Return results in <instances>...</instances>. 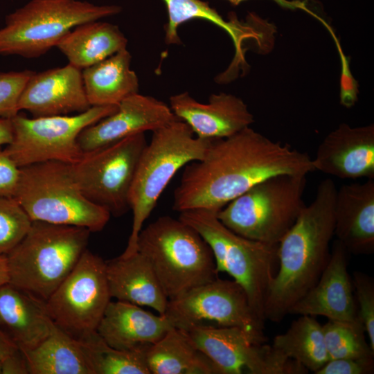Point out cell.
Instances as JSON below:
<instances>
[{"instance_id":"9","label":"cell","mask_w":374,"mask_h":374,"mask_svg":"<svg viewBox=\"0 0 374 374\" xmlns=\"http://www.w3.org/2000/svg\"><path fill=\"white\" fill-rule=\"evenodd\" d=\"M121 11L118 6L78 0H32L6 17L0 29V55L38 57L75 26Z\"/></svg>"},{"instance_id":"10","label":"cell","mask_w":374,"mask_h":374,"mask_svg":"<svg viewBox=\"0 0 374 374\" xmlns=\"http://www.w3.org/2000/svg\"><path fill=\"white\" fill-rule=\"evenodd\" d=\"M118 105L92 106L75 115L11 118L13 137L3 149L20 168L55 161L73 164L83 156L78 137L87 127L113 114Z\"/></svg>"},{"instance_id":"32","label":"cell","mask_w":374,"mask_h":374,"mask_svg":"<svg viewBox=\"0 0 374 374\" xmlns=\"http://www.w3.org/2000/svg\"><path fill=\"white\" fill-rule=\"evenodd\" d=\"M32 224L12 197L0 195V255H7L23 239Z\"/></svg>"},{"instance_id":"26","label":"cell","mask_w":374,"mask_h":374,"mask_svg":"<svg viewBox=\"0 0 374 374\" xmlns=\"http://www.w3.org/2000/svg\"><path fill=\"white\" fill-rule=\"evenodd\" d=\"M146 362L150 374H219L186 332L175 327L149 346Z\"/></svg>"},{"instance_id":"2","label":"cell","mask_w":374,"mask_h":374,"mask_svg":"<svg viewBox=\"0 0 374 374\" xmlns=\"http://www.w3.org/2000/svg\"><path fill=\"white\" fill-rule=\"evenodd\" d=\"M337 188L327 178L314 200L305 205L278 243L279 269L273 277L264 305L265 319L280 322L291 307L316 284L326 267L335 235Z\"/></svg>"},{"instance_id":"16","label":"cell","mask_w":374,"mask_h":374,"mask_svg":"<svg viewBox=\"0 0 374 374\" xmlns=\"http://www.w3.org/2000/svg\"><path fill=\"white\" fill-rule=\"evenodd\" d=\"M91 106L87 100L82 70L68 64L62 67L33 72L19 100V110L33 117L81 113Z\"/></svg>"},{"instance_id":"33","label":"cell","mask_w":374,"mask_h":374,"mask_svg":"<svg viewBox=\"0 0 374 374\" xmlns=\"http://www.w3.org/2000/svg\"><path fill=\"white\" fill-rule=\"evenodd\" d=\"M351 280L355 292L358 319L374 350V281L368 275L357 271L353 272Z\"/></svg>"},{"instance_id":"22","label":"cell","mask_w":374,"mask_h":374,"mask_svg":"<svg viewBox=\"0 0 374 374\" xmlns=\"http://www.w3.org/2000/svg\"><path fill=\"white\" fill-rule=\"evenodd\" d=\"M53 326L45 301L10 283L0 287V328L22 352L39 344Z\"/></svg>"},{"instance_id":"38","label":"cell","mask_w":374,"mask_h":374,"mask_svg":"<svg viewBox=\"0 0 374 374\" xmlns=\"http://www.w3.org/2000/svg\"><path fill=\"white\" fill-rule=\"evenodd\" d=\"M13 137L11 118L0 117V146L10 144Z\"/></svg>"},{"instance_id":"23","label":"cell","mask_w":374,"mask_h":374,"mask_svg":"<svg viewBox=\"0 0 374 374\" xmlns=\"http://www.w3.org/2000/svg\"><path fill=\"white\" fill-rule=\"evenodd\" d=\"M112 298L139 306L150 307L160 314L166 310L168 299L148 258L136 251L105 261Z\"/></svg>"},{"instance_id":"31","label":"cell","mask_w":374,"mask_h":374,"mask_svg":"<svg viewBox=\"0 0 374 374\" xmlns=\"http://www.w3.org/2000/svg\"><path fill=\"white\" fill-rule=\"evenodd\" d=\"M322 328L329 359L374 357V350L366 341V332L359 320H328Z\"/></svg>"},{"instance_id":"13","label":"cell","mask_w":374,"mask_h":374,"mask_svg":"<svg viewBox=\"0 0 374 374\" xmlns=\"http://www.w3.org/2000/svg\"><path fill=\"white\" fill-rule=\"evenodd\" d=\"M111 299L105 260L86 249L45 303L53 323L78 338L96 331Z\"/></svg>"},{"instance_id":"25","label":"cell","mask_w":374,"mask_h":374,"mask_svg":"<svg viewBox=\"0 0 374 374\" xmlns=\"http://www.w3.org/2000/svg\"><path fill=\"white\" fill-rule=\"evenodd\" d=\"M127 39L118 26L103 21H89L71 29L56 47L69 63L84 69L126 48Z\"/></svg>"},{"instance_id":"41","label":"cell","mask_w":374,"mask_h":374,"mask_svg":"<svg viewBox=\"0 0 374 374\" xmlns=\"http://www.w3.org/2000/svg\"><path fill=\"white\" fill-rule=\"evenodd\" d=\"M227 1H229L231 4H233L234 6H238L240 3H242L243 1H245L247 0H227Z\"/></svg>"},{"instance_id":"40","label":"cell","mask_w":374,"mask_h":374,"mask_svg":"<svg viewBox=\"0 0 374 374\" xmlns=\"http://www.w3.org/2000/svg\"><path fill=\"white\" fill-rule=\"evenodd\" d=\"M9 282L6 256L0 255V287Z\"/></svg>"},{"instance_id":"6","label":"cell","mask_w":374,"mask_h":374,"mask_svg":"<svg viewBox=\"0 0 374 374\" xmlns=\"http://www.w3.org/2000/svg\"><path fill=\"white\" fill-rule=\"evenodd\" d=\"M32 221L102 231L111 214L86 197L69 163L50 161L20 168L13 197Z\"/></svg>"},{"instance_id":"4","label":"cell","mask_w":374,"mask_h":374,"mask_svg":"<svg viewBox=\"0 0 374 374\" xmlns=\"http://www.w3.org/2000/svg\"><path fill=\"white\" fill-rule=\"evenodd\" d=\"M136 251L150 262L168 300L218 278L209 245L179 219L161 216L142 229Z\"/></svg>"},{"instance_id":"24","label":"cell","mask_w":374,"mask_h":374,"mask_svg":"<svg viewBox=\"0 0 374 374\" xmlns=\"http://www.w3.org/2000/svg\"><path fill=\"white\" fill-rule=\"evenodd\" d=\"M132 56L127 48L84 69V87L92 106L118 105L139 93V79L130 69Z\"/></svg>"},{"instance_id":"15","label":"cell","mask_w":374,"mask_h":374,"mask_svg":"<svg viewBox=\"0 0 374 374\" xmlns=\"http://www.w3.org/2000/svg\"><path fill=\"white\" fill-rule=\"evenodd\" d=\"M176 119L167 104L137 93L123 100L115 112L84 128L78 137V143L86 153L132 135L152 132Z\"/></svg>"},{"instance_id":"39","label":"cell","mask_w":374,"mask_h":374,"mask_svg":"<svg viewBox=\"0 0 374 374\" xmlns=\"http://www.w3.org/2000/svg\"><path fill=\"white\" fill-rule=\"evenodd\" d=\"M19 349L0 328V360Z\"/></svg>"},{"instance_id":"21","label":"cell","mask_w":374,"mask_h":374,"mask_svg":"<svg viewBox=\"0 0 374 374\" xmlns=\"http://www.w3.org/2000/svg\"><path fill=\"white\" fill-rule=\"evenodd\" d=\"M173 326L163 314L156 315L141 306L125 301H110L96 332L110 346L133 350L152 345Z\"/></svg>"},{"instance_id":"17","label":"cell","mask_w":374,"mask_h":374,"mask_svg":"<svg viewBox=\"0 0 374 374\" xmlns=\"http://www.w3.org/2000/svg\"><path fill=\"white\" fill-rule=\"evenodd\" d=\"M312 161L314 171L337 178L374 179V125H339L323 139Z\"/></svg>"},{"instance_id":"11","label":"cell","mask_w":374,"mask_h":374,"mask_svg":"<svg viewBox=\"0 0 374 374\" xmlns=\"http://www.w3.org/2000/svg\"><path fill=\"white\" fill-rule=\"evenodd\" d=\"M147 145L145 133L83 154L71 164L73 175L87 199L119 217L130 208L129 193L140 156Z\"/></svg>"},{"instance_id":"3","label":"cell","mask_w":374,"mask_h":374,"mask_svg":"<svg viewBox=\"0 0 374 374\" xmlns=\"http://www.w3.org/2000/svg\"><path fill=\"white\" fill-rule=\"evenodd\" d=\"M90 233L84 227L32 221L6 255L8 283L46 301L76 265Z\"/></svg>"},{"instance_id":"8","label":"cell","mask_w":374,"mask_h":374,"mask_svg":"<svg viewBox=\"0 0 374 374\" xmlns=\"http://www.w3.org/2000/svg\"><path fill=\"white\" fill-rule=\"evenodd\" d=\"M306 175L268 178L231 200L217 213L233 232L250 240L277 244L305 205Z\"/></svg>"},{"instance_id":"5","label":"cell","mask_w":374,"mask_h":374,"mask_svg":"<svg viewBox=\"0 0 374 374\" xmlns=\"http://www.w3.org/2000/svg\"><path fill=\"white\" fill-rule=\"evenodd\" d=\"M213 139L197 137L179 118L152 131L143 149L129 193L133 219L123 256L136 251L139 234L175 175L188 163L201 160Z\"/></svg>"},{"instance_id":"36","label":"cell","mask_w":374,"mask_h":374,"mask_svg":"<svg viewBox=\"0 0 374 374\" xmlns=\"http://www.w3.org/2000/svg\"><path fill=\"white\" fill-rule=\"evenodd\" d=\"M19 175L20 168L4 150H0V195L14 197Z\"/></svg>"},{"instance_id":"35","label":"cell","mask_w":374,"mask_h":374,"mask_svg":"<svg viewBox=\"0 0 374 374\" xmlns=\"http://www.w3.org/2000/svg\"><path fill=\"white\" fill-rule=\"evenodd\" d=\"M374 357L329 359L315 374H371Z\"/></svg>"},{"instance_id":"20","label":"cell","mask_w":374,"mask_h":374,"mask_svg":"<svg viewBox=\"0 0 374 374\" xmlns=\"http://www.w3.org/2000/svg\"><path fill=\"white\" fill-rule=\"evenodd\" d=\"M335 235L347 252L374 251V179L345 184L337 189Z\"/></svg>"},{"instance_id":"18","label":"cell","mask_w":374,"mask_h":374,"mask_svg":"<svg viewBox=\"0 0 374 374\" xmlns=\"http://www.w3.org/2000/svg\"><path fill=\"white\" fill-rule=\"evenodd\" d=\"M170 108L194 134L203 139H224L253 123V116L240 98L226 93L212 94L201 103L185 91L170 97Z\"/></svg>"},{"instance_id":"37","label":"cell","mask_w":374,"mask_h":374,"mask_svg":"<svg viewBox=\"0 0 374 374\" xmlns=\"http://www.w3.org/2000/svg\"><path fill=\"white\" fill-rule=\"evenodd\" d=\"M1 374H30L27 359L21 350L1 360Z\"/></svg>"},{"instance_id":"19","label":"cell","mask_w":374,"mask_h":374,"mask_svg":"<svg viewBox=\"0 0 374 374\" xmlns=\"http://www.w3.org/2000/svg\"><path fill=\"white\" fill-rule=\"evenodd\" d=\"M347 251L337 240L316 284L290 309L289 314L322 316L328 320L358 321L352 280L347 270Z\"/></svg>"},{"instance_id":"12","label":"cell","mask_w":374,"mask_h":374,"mask_svg":"<svg viewBox=\"0 0 374 374\" xmlns=\"http://www.w3.org/2000/svg\"><path fill=\"white\" fill-rule=\"evenodd\" d=\"M197 348L215 364L219 374H304L308 371L287 357L267 339L238 327L206 324L184 329Z\"/></svg>"},{"instance_id":"42","label":"cell","mask_w":374,"mask_h":374,"mask_svg":"<svg viewBox=\"0 0 374 374\" xmlns=\"http://www.w3.org/2000/svg\"><path fill=\"white\" fill-rule=\"evenodd\" d=\"M0 374H1V360H0Z\"/></svg>"},{"instance_id":"7","label":"cell","mask_w":374,"mask_h":374,"mask_svg":"<svg viewBox=\"0 0 374 374\" xmlns=\"http://www.w3.org/2000/svg\"><path fill=\"white\" fill-rule=\"evenodd\" d=\"M179 219L206 240L213 252L217 273H227L241 285L254 314L265 323L264 305L275 275L278 244L244 238L226 227L216 213L208 210L183 211Z\"/></svg>"},{"instance_id":"27","label":"cell","mask_w":374,"mask_h":374,"mask_svg":"<svg viewBox=\"0 0 374 374\" xmlns=\"http://www.w3.org/2000/svg\"><path fill=\"white\" fill-rule=\"evenodd\" d=\"M23 353L30 374H92L79 340L55 323L45 339Z\"/></svg>"},{"instance_id":"34","label":"cell","mask_w":374,"mask_h":374,"mask_svg":"<svg viewBox=\"0 0 374 374\" xmlns=\"http://www.w3.org/2000/svg\"><path fill=\"white\" fill-rule=\"evenodd\" d=\"M34 71L0 72V117L12 118L19 110V100L23 89Z\"/></svg>"},{"instance_id":"30","label":"cell","mask_w":374,"mask_h":374,"mask_svg":"<svg viewBox=\"0 0 374 374\" xmlns=\"http://www.w3.org/2000/svg\"><path fill=\"white\" fill-rule=\"evenodd\" d=\"M163 1L168 16V21L164 26L165 42L168 44H180L181 39L177 33L179 26L195 19L206 20L225 30L234 42L238 55L241 53L242 40L251 35L249 30L251 29L247 26L233 17L229 21H225L208 2L202 0Z\"/></svg>"},{"instance_id":"28","label":"cell","mask_w":374,"mask_h":374,"mask_svg":"<svg viewBox=\"0 0 374 374\" xmlns=\"http://www.w3.org/2000/svg\"><path fill=\"white\" fill-rule=\"evenodd\" d=\"M271 346L314 373L329 360L322 326L312 316L300 315Z\"/></svg>"},{"instance_id":"29","label":"cell","mask_w":374,"mask_h":374,"mask_svg":"<svg viewBox=\"0 0 374 374\" xmlns=\"http://www.w3.org/2000/svg\"><path fill=\"white\" fill-rule=\"evenodd\" d=\"M92 374H150L146 352L150 345L133 350L109 346L96 331L78 338Z\"/></svg>"},{"instance_id":"1","label":"cell","mask_w":374,"mask_h":374,"mask_svg":"<svg viewBox=\"0 0 374 374\" xmlns=\"http://www.w3.org/2000/svg\"><path fill=\"white\" fill-rule=\"evenodd\" d=\"M314 171L306 152L248 127L229 137L213 139L201 160L184 166L174 191L172 208L179 213L204 209L217 213L268 178Z\"/></svg>"},{"instance_id":"14","label":"cell","mask_w":374,"mask_h":374,"mask_svg":"<svg viewBox=\"0 0 374 374\" xmlns=\"http://www.w3.org/2000/svg\"><path fill=\"white\" fill-rule=\"evenodd\" d=\"M164 314L173 327L183 330L208 321L266 338L265 323L256 316L245 291L234 280L217 278L169 300Z\"/></svg>"}]
</instances>
